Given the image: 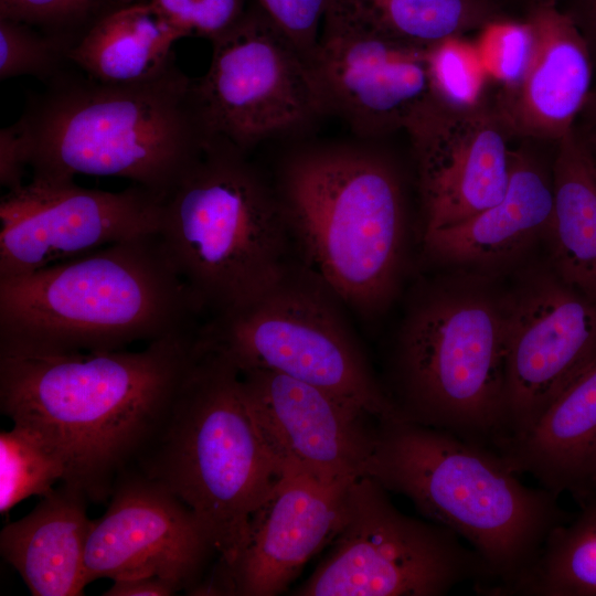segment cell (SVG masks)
Segmentation results:
<instances>
[{"instance_id":"obj_1","label":"cell","mask_w":596,"mask_h":596,"mask_svg":"<svg viewBox=\"0 0 596 596\" xmlns=\"http://www.w3.org/2000/svg\"><path fill=\"white\" fill-rule=\"evenodd\" d=\"M195 336L139 351L0 350V411L51 441L66 462L62 483L108 503L166 419L195 358Z\"/></svg>"},{"instance_id":"obj_2","label":"cell","mask_w":596,"mask_h":596,"mask_svg":"<svg viewBox=\"0 0 596 596\" xmlns=\"http://www.w3.org/2000/svg\"><path fill=\"white\" fill-rule=\"evenodd\" d=\"M44 84L14 123L33 179L115 177L166 198L210 141L194 78L175 60L130 83L70 64Z\"/></svg>"},{"instance_id":"obj_3","label":"cell","mask_w":596,"mask_h":596,"mask_svg":"<svg viewBox=\"0 0 596 596\" xmlns=\"http://www.w3.org/2000/svg\"><path fill=\"white\" fill-rule=\"evenodd\" d=\"M201 316L158 232L0 278V350H120L196 332Z\"/></svg>"},{"instance_id":"obj_4","label":"cell","mask_w":596,"mask_h":596,"mask_svg":"<svg viewBox=\"0 0 596 596\" xmlns=\"http://www.w3.org/2000/svg\"><path fill=\"white\" fill-rule=\"evenodd\" d=\"M363 476L458 534L488 568L482 595L502 596L566 522L558 494L522 483L493 449L401 418L376 419Z\"/></svg>"},{"instance_id":"obj_5","label":"cell","mask_w":596,"mask_h":596,"mask_svg":"<svg viewBox=\"0 0 596 596\" xmlns=\"http://www.w3.org/2000/svg\"><path fill=\"white\" fill-rule=\"evenodd\" d=\"M276 192L302 264L358 315L382 313L400 288L407 235L394 164L362 147H310L286 159Z\"/></svg>"},{"instance_id":"obj_6","label":"cell","mask_w":596,"mask_h":596,"mask_svg":"<svg viewBox=\"0 0 596 596\" xmlns=\"http://www.w3.org/2000/svg\"><path fill=\"white\" fill-rule=\"evenodd\" d=\"M132 466L194 512L222 566L236 560L253 513L281 478L241 373L196 348L166 419Z\"/></svg>"},{"instance_id":"obj_7","label":"cell","mask_w":596,"mask_h":596,"mask_svg":"<svg viewBox=\"0 0 596 596\" xmlns=\"http://www.w3.org/2000/svg\"><path fill=\"white\" fill-rule=\"evenodd\" d=\"M246 156L211 140L163 201L158 233L206 318L254 300L291 266L278 194Z\"/></svg>"},{"instance_id":"obj_8","label":"cell","mask_w":596,"mask_h":596,"mask_svg":"<svg viewBox=\"0 0 596 596\" xmlns=\"http://www.w3.org/2000/svg\"><path fill=\"white\" fill-rule=\"evenodd\" d=\"M508 298L436 289L401 327L386 393L403 421L494 450L503 433Z\"/></svg>"},{"instance_id":"obj_9","label":"cell","mask_w":596,"mask_h":596,"mask_svg":"<svg viewBox=\"0 0 596 596\" xmlns=\"http://www.w3.org/2000/svg\"><path fill=\"white\" fill-rule=\"evenodd\" d=\"M341 304L304 264L291 265L254 300L206 318L195 348L222 356L238 372L267 370L310 383L375 419L400 418Z\"/></svg>"},{"instance_id":"obj_10","label":"cell","mask_w":596,"mask_h":596,"mask_svg":"<svg viewBox=\"0 0 596 596\" xmlns=\"http://www.w3.org/2000/svg\"><path fill=\"white\" fill-rule=\"evenodd\" d=\"M368 476L345 491L330 550L297 596H443L491 582L481 557L453 530L403 513Z\"/></svg>"},{"instance_id":"obj_11","label":"cell","mask_w":596,"mask_h":596,"mask_svg":"<svg viewBox=\"0 0 596 596\" xmlns=\"http://www.w3.org/2000/svg\"><path fill=\"white\" fill-rule=\"evenodd\" d=\"M211 43L210 66L194 79L210 141L248 153L327 113L310 62L258 4Z\"/></svg>"},{"instance_id":"obj_12","label":"cell","mask_w":596,"mask_h":596,"mask_svg":"<svg viewBox=\"0 0 596 596\" xmlns=\"http://www.w3.org/2000/svg\"><path fill=\"white\" fill-rule=\"evenodd\" d=\"M163 201L134 183L113 192L32 178L0 201V278L159 232Z\"/></svg>"},{"instance_id":"obj_13","label":"cell","mask_w":596,"mask_h":596,"mask_svg":"<svg viewBox=\"0 0 596 596\" xmlns=\"http://www.w3.org/2000/svg\"><path fill=\"white\" fill-rule=\"evenodd\" d=\"M595 362V298L556 273L508 298L503 433L496 450L526 434Z\"/></svg>"},{"instance_id":"obj_14","label":"cell","mask_w":596,"mask_h":596,"mask_svg":"<svg viewBox=\"0 0 596 596\" xmlns=\"http://www.w3.org/2000/svg\"><path fill=\"white\" fill-rule=\"evenodd\" d=\"M214 545L194 512L173 492L131 466L116 479L107 510L93 521L85 581L157 576L190 594Z\"/></svg>"},{"instance_id":"obj_15","label":"cell","mask_w":596,"mask_h":596,"mask_svg":"<svg viewBox=\"0 0 596 596\" xmlns=\"http://www.w3.org/2000/svg\"><path fill=\"white\" fill-rule=\"evenodd\" d=\"M324 21L311 60L327 111L364 136L409 134L438 104L426 46Z\"/></svg>"},{"instance_id":"obj_16","label":"cell","mask_w":596,"mask_h":596,"mask_svg":"<svg viewBox=\"0 0 596 596\" xmlns=\"http://www.w3.org/2000/svg\"><path fill=\"white\" fill-rule=\"evenodd\" d=\"M280 475L331 482L363 476L376 419L348 401L267 370L240 372Z\"/></svg>"},{"instance_id":"obj_17","label":"cell","mask_w":596,"mask_h":596,"mask_svg":"<svg viewBox=\"0 0 596 596\" xmlns=\"http://www.w3.org/2000/svg\"><path fill=\"white\" fill-rule=\"evenodd\" d=\"M424 232L460 223L499 202L512 167L511 132L494 102L470 109L440 103L408 134Z\"/></svg>"},{"instance_id":"obj_18","label":"cell","mask_w":596,"mask_h":596,"mask_svg":"<svg viewBox=\"0 0 596 596\" xmlns=\"http://www.w3.org/2000/svg\"><path fill=\"white\" fill-rule=\"evenodd\" d=\"M354 480V479H353ZM349 482L281 476L253 513L236 560L217 565L191 595L275 596L329 544L341 522Z\"/></svg>"},{"instance_id":"obj_19","label":"cell","mask_w":596,"mask_h":596,"mask_svg":"<svg viewBox=\"0 0 596 596\" xmlns=\"http://www.w3.org/2000/svg\"><path fill=\"white\" fill-rule=\"evenodd\" d=\"M533 45L519 83L494 103L512 136L558 141L590 96V46L557 0L528 4Z\"/></svg>"},{"instance_id":"obj_20","label":"cell","mask_w":596,"mask_h":596,"mask_svg":"<svg viewBox=\"0 0 596 596\" xmlns=\"http://www.w3.org/2000/svg\"><path fill=\"white\" fill-rule=\"evenodd\" d=\"M517 475L578 500L596 493V362L572 383L522 437L497 449Z\"/></svg>"},{"instance_id":"obj_21","label":"cell","mask_w":596,"mask_h":596,"mask_svg":"<svg viewBox=\"0 0 596 596\" xmlns=\"http://www.w3.org/2000/svg\"><path fill=\"white\" fill-rule=\"evenodd\" d=\"M554 207L552 182L534 160L512 151L504 196L455 225L423 234L426 254L440 263L488 265L545 235Z\"/></svg>"},{"instance_id":"obj_22","label":"cell","mask_w":596,"mask_h":596,"mask_svg":"<svg viewBox=\"0 0 596 596\" xmlns=\"http://www.w3.org/2000/svg\"><path fill=\"white\" fill-rule=\"evenodd\" d=\"M0 533L2 557L34 596H77L85 588L84 556L93 521L87 499L62 483Z\"/></svg>"},{"instance_id":"obj_23","label":"cell","mask_w":596,"mask_h":596,"mask_svg":"<svg viewBox=\"0 0 596 596\" xmlns=\"http://www.w3.org/2000/svg\"><path fill=\"white\" fill-rule=\"evenodd\" d=\"M545 236L555 273L596 299V159L573 128L557 141Z\"/></svg>"},{"instance_id":"obj_24","label":"cell","mask_w":596,"mask_h":596,"mask_svg":"<svg viewBox=\"0 0 596 596\" xmlns=\"http://www.w3.org/2000/svg\"><path fill=\"white\" fill-rule=\"evenodd\" d=\"M182 38L149 1L130 2L99 18L68 51L67 57L91 78L137 82L174 61L172 49Z\"/></svg>"},{"instance_id":"obj_25","label":"cell","mask_w":596,"mask_h":596,"mask_svg":"<svg viewBox=\"0 0 596 596\" xmlns=\"http://www.w3.org/2000/svg\"><path fill=\"white\" fill-rule=\"evenodd\" d=\"M503 15L496 0H326L323 20L427 46Z\"/></svg>"},{"instance_id":"obj_26","label":"cell","mask_w":596,"mask_h":596,"mask_svg":"<svg viewBox=\"0 0 596 596\" xmlns=\"http://www.w3.org/2000/svg\"><path fill=\"white\" fill-rule=\"evenodd\" d=\"M502 596H596V505L555 528L533 565Z\"/></svg>"},{"instance_id":"obj_27","label":"cell","mask_w":596,"mask_h":596,"mask_svg":"<svg viewBox=\"0 0 596 596\" xmlns=\"http://www.w3.org/2000/svg\"><path fill=\"white\" fill-rule=\"evenodd\" d=\"M66 462L39 430L13 423L0 434V513L31 496L44 497L63 481Z\"/></svg>"},{"instance_id":"obj_28","label":"cell","mask_w":596,"mask_h":596,"mask_svg":"<svg viewBox=\"0 0 596 596\" xmlns=\"http://www.w3.org/2000/svg\"><path fill=\"white\" fill-rule=\"evenodd\" d=\"M433 93L444 106L470 109L481 104L489 76L476 44L451 36L426 46Z\"/></svg>"},{"instance_id":"obj_29","label":"cell","mask_w":596,"mask_h":596,"mask_svg":"<svg viewBox=\"0 0 596 596\" xmlns=\"http://www.w3.org/2000/svg\"><path fill=\"white\" fill-rule=\"evenodd\" d=\"M120 0H0V18L28 24L68 51Z\"/></svg>"},{"instance_id":"obj_30","label":"cell","mask_w":596,"mask_h":596,"mask_svg":"<svg viewBox=\"0 0 596 596\" xmlns=\"http://www.w3.org/2000/svg\"><path fill=\"white\" fill-rule=\"evenodd\" d=\"M68 49L20 22L0 18V79L35 76L44 83L71 63Z\"/></svg>"},{"instance_id":"obj_31","label":"cell","mask_w":596,"mask_h":596,"mask_svg":"<svg viewBox=\"0 0 596 596\" xmlns=\"http://www.w3.org/2000/svg\"><path fill=\"white\" fill-rule=\"evenodd\" d=\"M490 77L501 91L514 87L521 79L531 56L533 31L530 21L500 17L480 30L476 43Z\"/></svg>"},{"instance_id":"obj_32","label":"cell","mask_w":596,"mask_h":596,"mask_svg":"<svg viewBox=\"0 0 596 596\" xmlns=\"http://www.w3.org/2000/svg\"><path fill=\"white\" fill-rule=\"evenodd\" d=\"M183 36L210 41L222 35L245 12V0H147Z\"/></svg>"},{"instance_id":"obj_33","label":"cell","mask_w":596,"mask_h":596,"mask_svg":"<svg viewBox=\"0 0 596 596\" xmlns=\"http://www.w3.org/2000/svg\"><path fill=\"white\" fill-rule=\"evenodd\" d=\"M269 19L296 44L311 64L319 43L326 0H256Z\"/></svg>"},{"instance_id":"obj_34","label":"cell","mask_w":596,"mask_h":596,"mask_svg":"<svg viewBox=\"0 0 596 596\" xmlns=\"http://www.w3.org/2000/svg\"><path fill=\"white\" fill-rule=\"evenodd\" d=\"M28 168L23 143L14 124L0 130V183L7 191L24 184Z\"/></svg>"},{"instance_id":"obj_35","label":"cell","mask_w":596,"mask_h":596,"mask_svg":"<svg viewBox=\"0 0 596 596\" xmlns=\"http://www.w3.org/2000/svg\"><path fill=\"white\" fill-rule=\"evenodd\" d=\"M179 592L172 583L157 577L145 576L114 581L113 585L103 593L104 596H169Z\"/></svg>"},{"instance_id":"obj_36","label":"cell","mask_w":596,"mask_h":596,"mask_svg":"<svg viewBox=\"0 0 596 596\" xmlns=\"http://www.w3.org/2000/svg\"><path fill=\"white\" fill-rule=\"evenodd\" d=\"M562 8L575 20L589 46L596 45V0H567Z\"/></svg>"},{"instance_id":"obj_37","label":"cell","mask_w":596,"mask_h":596,"mask_svg":"<svg viewBox=\"0 0 596 596\" xmlns=\"http://www.w3.org/2000/svg\"><path fill=\"white\" fill-rule=\"evenodd\" d=\"M587 103H592L593 110H594V113H595V115H596V95L589 96V99H588Z\"/></svg>"},{"instance_id":"obj_38","label":"cell","mask_w":596,"mask_h":596,"mask_svg":"<svg viewBox=\"0 0 596 596\" xmlns=\"http://www.w3.org/2000/svg\"><path fill=\"white\" fill-rule=\"evenodd\" d=\"M123 3H130V2H134L135 0H120Z\"/></svg>"},{"instance_id":"obj_39","label":"cell","mask_w":596,"mask_h":596,"mask_svg":"<svg viewBox=\"0 0 596 596\" xmlns=\"http://www.w3.org/2000/svg\"><path fill=\"white\" fill-rule=\"evenodd\" d=\"M536 1H544V0H528V4ZM558 1V0H557Z\"/></svg>"}]
</instances>
